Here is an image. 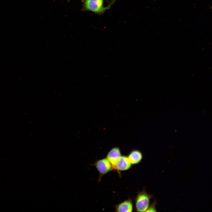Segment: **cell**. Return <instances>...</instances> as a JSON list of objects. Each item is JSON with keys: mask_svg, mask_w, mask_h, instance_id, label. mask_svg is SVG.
Listing matches in <instances>:
<instances>
[{"mask_svg": "<svg viewBox=\"0 0 212 212\" xmlns=\"http://www.w3.org/2000/svg\"><path fill=\"white\" fill-rule=\"evenodd\" d=\"M152 196L143 190L139 192L135 199V206L137 212H145Z\"/></svg>", "mask_w": 212, "mask_h": 212, "instance_id": "1", "label": "cell"}, {"mask_svg": "<svg viewBox=\"0 0 212 212\" xmlns=\"http://www.w3.org/2000/svg\"><path fill=\"white\" fill-rule=\"evenodd\" d=\"M91 165L94 166L99 172V182L103 175L114 169L106 158L97 160Z\"/></svg>", "mask_w": 212, "mask_h": 212, "instance_id": "2", "label": "cell"}, {"mask_svg": "<svg viewBox=\"0 0 212 212\" xmlns=\"http://www.w3.org/2000/svg\"><path fill=\"white\" fill-rule=\"evenodd\" d=\"M85 6L86 9L92 12L99 13L104 11L103 0H86Z\"/></svg>", "mask_w": 212, "mask_h": 212, "instance_id": "3", "label": "cell"}, {"mask_svg": "<svg viewBox=\"0 0 212 212\" xmlns=\"http://www.w3.org/2000/svg\"><path fill=\"white\" fill-rule=\"evenodd\" d=\"M121 156L120 149L118 147H115L112 148L108 153L106 158L113 167L115 168Z\"/></svg>", "mask_w": 212, "mask_h": 212, "instance_id": "4", "label": "cell"}, {"mask_svg": "<svg viewBox=\"0 0 212 212\" xmlns=\"http://www.w3.org/2000/svg\"><path fill=\"white\" fill-rule=\"evenodd\" d=\"M131 165V164L128 157L121 156L115 168V169L120 171L127 170L130 168Z\"/></svg>", "mask_w": 212, "mask_h": 212, "instance_id": "5", "label": "cell"}, {"mask_svg": "<svg viewBox=\"0 0 212 212\" xmlns=\"http://www.w3.org/2000/svg\"><path fill=\"white\" fill-rule=\"evenodd\" d=\"M115 208L117 212H132L133 210L132 200L129 198L115 206Z\"/></svg>", "mask_w": 212, "mask_h": 212, "instance_id": "6", "label": "cell"}, {"mask_svg": "<svg viewBox=\"0 0 212 212\" xmlns=\"http://www.w3.org/2000/svg\"><path fill=\"white\" fill-rule=\"evenodd\" d=\"M131 164H135L139 163L141 161L143 155L139 151L135 150L132 151L128 156Z\"/></svg>", "mask_w": 212, "mask_h": 212, "instance_id": "7", "label": "cell"}, {"mask_svg": "<svg viewBox=\"0 0 212 212\" xmlns=\"http://www.w3.org/2000/svg\"><path fill=\"white\" fill-rule=\"evenodd\" d=\"M156 204V202L155 201H154L150 205H149L148 208L146 210V212H156L157 211L155 206Z\"/></svg>", "mask_w": 212, "mask_h": 212, "instance_id": "8", "label": "cell"}]
</instances>
